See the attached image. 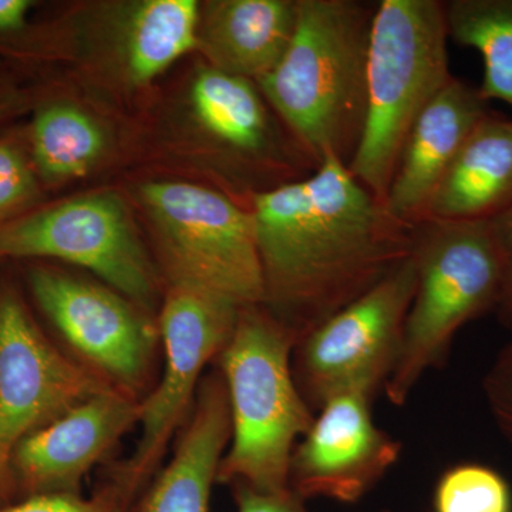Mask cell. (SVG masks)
<instances>
[{"mask_svg":"<svg viewBox=\"0 0 512 512\" xmlns=\"http://www.w3.org/2000/svg\"><path fill=\"white\" fill-rule=\"evenodd\" d=\"M264 276L261 305L296 343L412 255L413 228L335 158L251 205Z\"/></svg>","mask_w":512,"mask_h":512,"instance_id":"cell-1","label":"cell"},{"mask_svg":"<svg viewBox=\"0 0 512 512\" xmlns=\"http://www.w3.org/2000/svg\"><path fill=\"white\" fill-rule=\"evenodd\" d=\"M377 3L298 0L288 49L256 82L299 146L319 165L349 167L367 111V53Z\"/></svg>","mask_w":512,"mask_h":512,"instance_id":"cell-2","label":"cell"},{"mask_svg":"<svg viewBox=\"0 0 512 512\" xmlns=\"http://www.w3.org/2000/svg\"><path fill=\"white\" fill-rule=\"evenodd\" d=\"M295 346V338L264 306L239 309L231 338L217 357L231 414L218 483L266 493L291 488L293 450L315 419L293 376Z\"/></svg>","mask_w":512,"mask_h":512,"instance_id":"cell-3","label":"cell"},{"mask_svg":"<svg viewBox=\"0 0 512 512\" xmlns=\"http://www.w3.org/2000/svg\"><path fill=\"white\" fill-rule=\"evenodd\" d=\"M510 258L490 221L426 220L413 228L416 291L383 390L393 406H404L426 373L444 366L464 326L495 312Z\"/></svg>","mask_w":512,"mask_h":512,"instance_id":"cell-4","label":"cell"},{"mask_svg":"<svg viewBox=\"0 0 512 512\" xmlns=\"http://www.w3.org/2000/svg\"><path fill=\"white\" fill-rule=\"evenodd\" d=\"M446 6L440 0L377 2L367 53L365 130L349 171L386 200L413 124L453 79Z\"/></svg>","mask_w":512,"mask_h":512,"instance_id":"cell-5","label":"cell"},{"mask_svg":"<svg viewBox=\"0 0 512 512\" xmlns=\"http://www.w3.org/2000/svg\"><path fill=\"white\" fill-rule=\"evenodd\" d=\"M138 201L156 235L171 286L261 305L264 276L251 211L204 185L153 181Z\"/></svg>","mask_w":512,"mask_h":512,"instance_id":"cell-6","label":"cell"},{"mask_svg":"<svg viewBox=\"0 0 512 512\" xmlns=\"http://www.w3.org/2000/svg\"><path fill=\"white\" fill-rule=\"evenodd\" d=\"M414 291L410 255L375 288L296 343L293 376L313 413L340 393L365 390L376 397L384 390L402 353Z\"/></svg>","mask_w":512,"mask_h":512,"instance_id":"cell-7","label":"cell"},{"mask_svg":"<svg viewBox=\"0 0 512 512\" xmlns=\"http://www.w3.org/2000/svg\"><path fill=\"white\" fill-rule=\"evenodd\" d=\"M0 259H57L93 272L143 308L156 298V271L114 192L45 205L0 225Z\"/></svg>","mask_w":512,"mask_h":512,"instance_id":"cell-8","label":"cell"},{"mask_svg":"<svg viewBox=\"0 0 512 512\" xmlns=\"http://www.w3.org/2000/svg\"><path fill=\"white\" fill-rule=\"evenodd\" d=\"M238 306L210 293L171 286L160 316L164 369L160 383L140 402V437L114 480L144 495L175 431L191 413L205 366L225 348L238 319Z\"/></svg>","mask_w":512,"mask_h":512,"instance_id":"cell-9","label":"cell"},{"mask_svg":"<svg viewBox=\"0 0 512 512\" xmlns=\"http://www.w3.org/2000/svg\"><path fill=\"white\" fill-rule=\"evenodd\" d=\"M114 387L43 335L19 293L0 288V495L13 453L33 431Z\"/></svg>","mask_w":512,"mask_h":512,"instance_id":"cell-10","label":"cell"},{"mask_svg":"<svg viewBox=\"0 0 512 512\" xmlns=\"http://www.w3.org/2000/svg\"><path fill=\"white\" fill-rule=\"evenodd\" d=\"M190 101L195 123L232 183L241 187L249 208L258 195L305 180L318 170L255 82L205 64L195 73Z\"/></svg>","mask_w":512,"mask_h":512,"instance_id":"cell-11","label":"cell"},{"mask_svg":"<svg viewBox=\"0 0 512 512\" xmlns=\"http://www.w3.org/2000/svg\"><path fill=\"white\" fill-rule=\"evenodd\" d=\"M28 282L47 319L97 375L131 396L143 387L158 335L136 303L49 266H32Z\"/></svg>","mask_w":512,"mask_h":512,"instance_id":"cell-12","label":"cell"},{"mask_svg":"<svg viewBox=\"0 0 512 512\" xmlns=\"http://www.w3.org/2000/svg\"><path fill=\"white\" fill-rule=\"evenodd\" d=\"M375 399L365 390H350L315 413L311 429L293 450L289 470V487L303 500L357 503L396 466L402 443L376 426Z\"/></svg>","mask_w":512,"mask_h":512,"instance_id":"cell-13","label":"cell"},{"mask_svg":"<svg viewBox=\"0 0 512 512\" xmlns=\"http://www.w3.org/2000/svg\"><path fill=\"white\" fill-rule=\"evenodd\" d=\"M140 402L110 387L30 433L10 461L12 485L30 495L80 494L84 477L140 419Z\"/></svg>","mask_w":512,"mask_h":512,"instance_id":"cell-14","label":"cell"},{"mask_svg":"<svg viewBox=\"0 0 512 512\" xmlns=\"http://www.w3.org/2000/svg\"><path fill=\"white\" fill-rule=\"evenodd\" d=\"M488 114V101L477 87L457 77L434 97L404 141L384 200L397 221L409 227L424 221L444 174Z\"/></svg>","mask_w":512,"mask_h":512,"instance_id":"cell-15","label":"cell"},{"mask_svg":"<svg viewBox=\"0 0 512 512\" xmlns=\"http://www.w3.org/2000/svg\"><path fill=\"white\" fill-rule=\"evenodd\" d=\"M229 439L227 387L218 370L202 379L173 458L148 485L140 512H210Z\"/></svg>","mask_w":512,"mask_h":512,"instance_id":"cell-16","label":"cell"},{"mask_svg":"<svg viewBox=\"0 0 512 512\" xmlns=\"http://www.w3.org/2000/svg\"><path fill=\"white\" fill-rule=\"evenodd\" d=\"M298 0H212L201 6L197 49L207 66L258 82L282 59Z\"/></svg>","mask_w":512,"mask_h":512,"instance_id":"cell-17","label":"cell"},{"mask_svg":"<svg viewBox=\"0 0 512 512\" xmlns=\"http://www.w3.org/2000/svg\"><path fill=\"white\" fill-rule=\"evenodd\" d=\"M511 205L512 119L491 113L458 151L424 221H493Z\"/></svg>","mask_w":512,"mask_h":512,"instance_id":"cell-18","label":"cell"},{"mask_svg":"<svg viewBox=\"0 0 512 512\" xmlns=\"http://www.w3.org/2000/svg\"><path fill=\"white\" fill-rule=\"evenodd\" d=\"M201 6L195 0H144L130 9L120 33L119 56L131 83L157 79L197 49Z\"/></svg>","mask_w":512,"mask_h":512,"instance_id":"cell-19","label":"cell"},{"mask_svg":"<svg viewBox=\"0 0 512 512\" xmlns=\"http://www.w3.org/2000/svg\"><path fill=\"white\" fill-rule=\"evenodd\" d=\"M26 133L30 156L43 185L83 177L106 148V136L97 120L67 101L37 104Z\"/></svg>","mask_w":512,"mask_h":512,"instance_id":"cell-20","label":"cell"},{"mask_svg":"<svg viewBox=\"0 0 512 512\" xmlns=\"http://www.w3.org/2000/svg\"><path fill=\"white\" fill-rule=\"evenodd\" d=\"M444 6L450 40L483 59L478 93L488 103L512 107V0H450Z\"/></svg>","mask_w":512,"mask_h":512,"instance_id":"cell-21","label":"cell"},{"mask_svg":"<svg viewBox=\"0 0 512 512\" xmlns=\"http://www.w3.org/2000/svg\"><path fill=\"white\" fill-rule=\"evenodd\" d=\"M431 512H512V488L487 464H456L437 480Z\"/></svg>","mask_w":512,"mask_h":512,"instance_id":"cell-22","label":"cell"},{"mask_svg":"<svg viewBox=\"0 0 512 512\" xmlns=\"http://www.w3.org/2000/svg\"><path fill=\"white\" fill-rule=\"evenodd\" d=\"M43 183L30 156L28 133L0 136V225L42 207Z\"/></svg>","mask_w":512,"mask_h":512,"instance_id":"cell-23","label":"cell"},{"mask_svg":"<svg viewBox=\"0 0 512 512\" xmlns=\"http://www.w3.org/2000/svg\"><path fill=\"white\" fill-rule=\"evenodd\" d=\"M143 495L128 491L116 480L92 497L53 493L30 495L20 503L0 507V512H140Z\"/></svg>","mask_w":512,"mask_h":512,"instance_id":"cell-24","label":"cell"},{"mask_svg":"<svg viewBox=\"0 0 512 512\" xmlns=\"http://www.w3.org/2000/svg\"><path fill=\"white\" fill-rule=\"evenodd\" d=\"M483 393L495 426L512 447V340L488 367Z\"/></svg>","mask_w":512,"mask_h":512,"instance_id":"cell-25","label":"cell"},{"mask_svg":"<svg viewBox=\"0 0 512 512\" xmlns=\"http://www.w3.org/2000/svg\"><path fill=\"white\" fill-rule=\"evenodd\" d=\"M237 512H308L306 501L292 488L266 493L244 484L231 485Z\"/></svg>","mask_w":512,"mask_h":512,"instance_id":"cell-26","label":"cell"},{"mask_svg":"<svg viewBox=\"0 0 512 512\" xmlns=\"http://www.w3.org/2000/svg\"><path fill=\"white\" fill-rule=\"evenodd\" d=\"M498 322L503 326L512 338V255L510 264H508L507 276H505L503 291H501L500 301L495 308Z\"/></svg>","mask_w":512,"mask_h":512,"instance_id":"cell-27","label":"cell"},{"mask_svg":"<svg viewBox=\"0 0 512 512\" xmlns=\"http://www.w3.org/2000/svg\"><path fill=\"white\" fill-rule=\"evenodd\" d=\"M490 224L505 251L512 255V205L500 217L490 221Z\"/></svg>","mask_w":512,"mask_h":512,"instance_id":"cell-28","label":"cell"},{"mask_svg":"<svg viewBox=\"0 0 512 512\" xmlns=\"http://www.w3.org/2000/svg\"><path fill=\"white\" fill-rule=\"evenodd\" d=\"M20 97L12 87L0 82V121L5 120L13 110L18 109Z\"/></svg>","mask_w":512,"mask_h":512,"instance_id":"cell-29","label":"cell"},{"mask_svg":"<svg viewBox=\"0 0 512 512\" xmlns=\"http://www.w3.org/2000/svg\"><path fill=\"white\" fill-rule=\"evenodd\" d=\"M380 512H392V511H390V510H383V511H380Z\"/></svg>","mask_w":512,"mask_h":512,"instance_id":"cell-30","label":"cell"}]
</instances>
